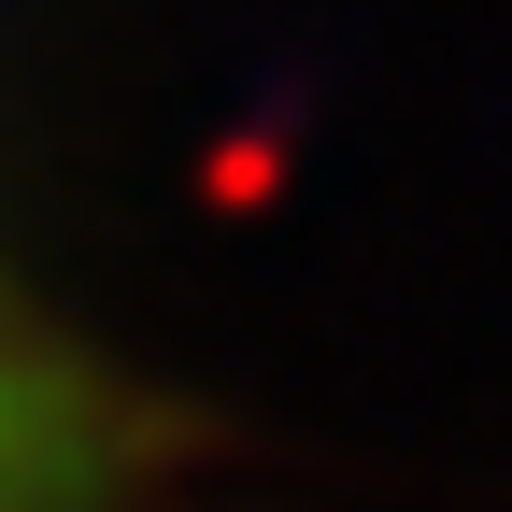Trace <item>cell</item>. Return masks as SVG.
Here are the masks:
<instances>
[{"instance_id":"1","label":"cell","mask_w":512,"mask_h":512,"mask_svg":"<svg viewBox=\"0 0 512 512\" xmlns=\"http://www.w3.org/2000/svg\"><path fill=\"white\" fill-rule=\"evenodd\" d=\"M200 413L100 356L15 256H0V512H200Z\"/></svg>"}]
</instances>
